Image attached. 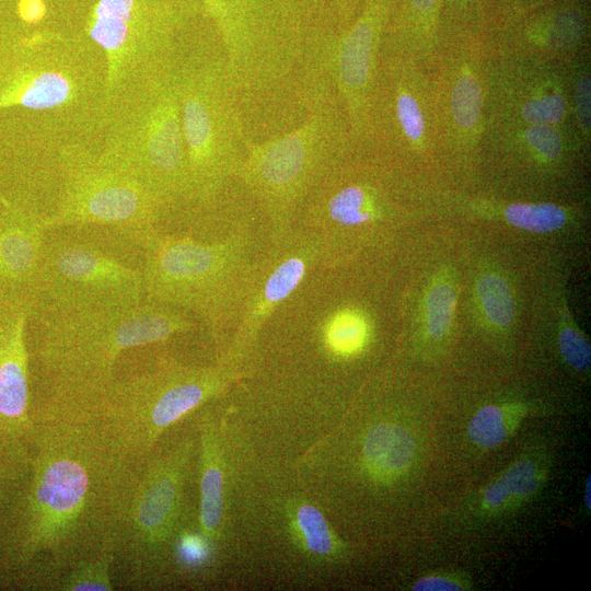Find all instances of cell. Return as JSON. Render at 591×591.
Returning a JSON list of instances; mask_svg holds the SVG:
<instances>
[{
	"mask_svg": "<svg viewBox=\"0 0 591 591\" xmlns=\"http://www.w3.org/2000/svg\"><path fill=\"white\" fill-rule=\"evenodd\" d=\"M32 418L33 474L19 559L45 560L47 573L57 576L117 545L139 464L109 442L90 402L47 395Z\"/></svg>",
	"mask_w": 591,
	"mask_h": 591,
	"instance_id": "6da1fadb",
	"label": "cell"
},
{
	"mask_svg": "<svg viewBox=\"0 0 591 591\" xmlns=\"http://www.w3.org/2000/svg\"><path fill=\"white\" fill-rule=\"evenodd\" d=\"M185 311L143 299L129 306L40 315L36 357L48 394L94 399L115 378L120 355L189 332Z\"/></svg>",
	"mask_w": 591,
	"mask_h": 591,
	"instance_id": "7a4b0ae2",
	"label": "cell"
},
{
	"mask_svg": "<svg viewBox=\"0 0 591 591\" xmlns=\"http://www.w3.org/2000/svg\"><path fill=\"white\" fill-rule=\"evenodd\" d=\"M176 61L177 56L107 95L101 119L100 153L138 181L163 209L186 201L188 185Z\"/></svg>",
	"mask_w": 591,
	"mask_h": 591,
	"instance_id": "3957f363",
	"label": "cell"
},
{
	"mask_svg": "<svg viewBox=\"0 0 591 591\" xmlns=\"http://www.w3.org/2000/svg\"><path fill=\"white\" fill-rule=\"evenodd\" d=\"M357 147L335 88L316 97L291 129L260 141L246 139L235 178L262 207L271 240L293 230L311 190Z\"/></svg>",
	"mask_w": 591,
	"mask_h": 591,
	"instance_id": "277c9868",
	"label": "cell"
},
{
	"mask_svg": "<svg viewBox=\"0 0 591 591\" xmlns=\"http://www.w3.org/2000/svg\"><path fill=\"white\" fill-rule=\"evenodd\" d=\"M141 252L144 299L195 313L219 343L235 323L259 257L247 231L204 242L157 230Z\"/></svg>",
	"mask_w": 591,
	"mask_h": 591,
	"instance_id": "5b68a950",
	"label": "cell"
},
{
	"mask_svg": "<svg viewBox=\"0 0 591 591\" xmlns=\"http://www.w3.org/2000/svg\"><path fill=\"white\" fill-rule=\"evenodd\" d=\"M199 1L242 91L269 89L294 76L324 34L326 0Z\"/></svg>",
	"mask_w": 591,
	"mask_h": 591,
	"instance_id": "8992f818",
	"label": "cell"
},
{
	"mask_svg": "<svg viewBox=\"0 0 591 591\" xmlns=\"http://www.w3.org/2000/svg\"><path fill=\"white\" fill-rule=\"evenodd\" d=\"M143 299L140 244L103 227L45 231L33 314L129 306Z\"/></svg>",
	"mask_w": 591,
	"mask_h": 591,
	"instance_id": "52a82bcc",
	"label": "cell"
},
{
	"mask_svg": "<svg viewBox=\"0 0 591 591\" xmlns=\"http://www.w3.org/2000/svg\"><path fill=\"white\" fill-rule=\"evenodd\" d=\"M236 368L221 361L188 366L161 356L150 369L115 376L90 401L91 408L114 448L140 464L171 426L222 394L237 376Z\"/></svg>",
	"mask_w": 591,
	"mask_h": 591,
	"instance_id": "ba28073f",
	"label": "cell"
},
{
	"mask_svg": "<svg viewBox=\"0 0 591 591\" xmlns=\"http://www.w3.org/2000/svg\"><path fill=\"white\" fill-rule=\"evenodd\" d=\"M176 82L187 159L186 201L209 207L235 178L247 139L223 50L177 54Z\"/></svg>",
	"mask_w": 591,
	"mask_h": 591,
	"instance_id": "9c48e42d",
	"label": "cell"
},
{
	"mask_svg": "<svg viewBox=\"0 0 591 591\" xmlns=\"http://www.w3.org/2000/svg\"><path fill=\"white\" fill-rule=\"evenodd\" d=\"M106 66L84 34L0 30V111L22 107L67 116L103 113Z\"/></svg>",
	"mask_w": 591,
	"mask_h": 591,
	"instance_id": "30bf717a",
	"label": "cell"
},
{
	"mask_svg": "<svg viewBox=\"0 0 591 591\" xmlns=\"http://www.w3.org/2000/svg\"><path fill=\"white\" fill-rule=\"evenodd\" d=\"M60 188L44 228L94 225L138 244L157 231L163 207L131 175L80 142L58 151Z\"/></svg>",
	"mask_w": 591,
	"mask_h": 591,
	"instance_id": "8fae6325",
	"label": "cell"
},
{
	"mask_svg": "<svg viewBox=\"0 0 591 591\" xmlns=\"http://www.w3.org/2000/svg\"><path fill=\"white\" fill-rule=\"evenodd\" d=\"M190 437L157 448L139 464L124 509L116 545L126 581L138 588L183 529L184 488L194 455Z\"/></svg>",
	"mask_w": 591,
	"mask_h": 591,
	"instance_id": "7c38bea8",
	"label": "cell"
},
{
	"mask_svg": "<svg viewBox=\"0 0 591 591\" xmlns=\"http://www.w3.org/2000/svg\"><path fill=\"white\" fill-rule=\"evenodd\" d=\"M200 12L199 0H96L83 34L104 57L105 97L173 61L179 34Z\"/></svg>",
	"mask_w": 591,
	"mask_h": 591,
	"instance_id": "4fadbf2b",
	"label": "cell"
},
{
	"mask_svg": "<svg viewBox=\"0 0 591 591\" xmlns=\"http://www.w3.org/2000/svg\"><path fill=\"white\" fill-rule=\"evenodd\" d=\"M488 48L483 35H441L431 68L439 157L472 163L482 155L486 131Z\"/></svg>",
	"mask_w": 591,
	"mask_h": 591,
	"instance_id": "5bb4252c",
	"label": "cell"
},
{
	"mask_svg": "<svg viewBox=\"0 0 591 591\" xmlns=\"http://www.w3.org/2000/svg\"><path fill=\"white\" fill-rule=\"evenodd\" d=\"M395 212L394 192L384 173L368 159V147H357L315 185L297 218L324 263L347 233L376 228Z\"/></svg>",
	"mask_w": 591,
	"mask_h": 591,
	"instance_id": "9a60e30c",
	"label": "cell"
},
{
	"mask_svg": "<svg viewBox=\"0 0 591 591\" xmlns=\"http://www.w3.org/2000/svg\"><path fill=\"white\" fill-rule=\"evenodd\" d=\"M370 123L368 147L415 162L439 157L431 68L410 56L382 51Z\"/></svg>",
	"mask_w": 591,
	"mask_h": 591,
	"instance_id": "2e32d148",
	"label": "cell"
},
{
	"mask_svg": "<svg viewBox=\"0 0 591 591\" xmlns=\"http://www.w3.org/2000/svg\"><path fill=\"white\" fill-rule=\"evenodd\" d=\"M569 62L506 56L488 49L486 126L573 127Z\"/></svg>",
	"mask_w": 591,
	"mask_h": 591,
	"instance_id": "e0dca14e",
	"label": "cell"
},
{
	"mask_svg": "<svg viewBox=\"0 0 591 591\" xmlns=\"http://www.w3.org/2000/svg\"><path fill=\"white\" fill-rule=\"evenodd\" d=\"M271 242L268 252L257 259L234 323L233 338L218 361L237 367L273 313L298 289L308 273L322 264L318 245L300 229Z\"/></svg>",
	"mask_w": 591,
	"mask_h": 591,
	"instance_id": "ac0fdd59",
	"label": "cell"
},
{
	"mask_svg": "<svg viewBox=\"0 0 591 591\" xmlns=\"http://www.w3.org/2000/svg\"><path fill=\"white\" fill-rule=\"evenodd\" d=\"M393 0H364L358 16L337 31L329 71L351 135L360 147L371 139V103Z\"/></svg>",
	"mask_w": 591,
	"mask_h": 591,
	"instance_id": "d6986e66",
	"label": "cell"
},
{
	"mask_svg": "<svg viewBox=\"0 0 591 591\" xmlns=\"http://www.w3.org/2000/svg\"><path fill=\"white\" fill-rule=\"evenodd\" d=\"M43 222L19 204L0 202V308L27 305L34 311L46 231Z\"/></svg>",
	"mask_w": 591,
	"mask_h": 591,
	"instance_id": "ffe728a7",
	"label": "cell"
},
{
	"mask_svg": "<svg viewBox=\"0 0 591 591\" xmlns=\"http://www.w3.org/2000/svg\"><path fill=\"white\" fill-rule=\"evenodd\" d=\"M32 314L27 305L0 308V432L13 447L34 434L25 337Z\"/></svg>",
	"mask_w": 591,
	"mask_h": 591,
	"instance_id": "44dd1931",
	"label": "cell"
},
{
	"mask_svg": "<svg viewBox=\"0 0 591 591\" xmlns=\"http://www.w3.org/2000/svg\"><path fill=\"white\" fill-rule=\"evenodd\" d=\"M587 21L572 8L532 18L518 31L485 37L491 53L554 62H567L584 49Z\"/></svg>",
	"mask_w": 591,
	"mask_h": 591,
	"instance_id": "7402d4cb",
	"label": "cell"
},
{
	"mask_svg": "<svg viewBox=\"0 0 591 591\" xmlns=\"http://www.w3.org/2000/svg\"><path fill=\"white\" fill-rule=\"evenodd\" d=\"M581 142L571 126L489 124L483 140L485 150L540 171L560 169Z\"/></svg>",
	"mask_w": 591,
	"mask_h": 591,
	"instance_id": "603a6c76",
	"label": "cell"
},
{
	"mask_svg": "<svg viewBox=\"0 0 591 591\" xmlns=\"http://www.w3.org/2000/svg\"><path fill=\"white\" fill-rule=\"evenodd\" d=\"M199 515L198 531L215 546L224 518V466L218 428L211 415L199 425Z\"/></svg>",
	"mask_w": 591,
	"mask_h": 591,
	"instance_id": "cb8c5ba5",
	"label": "cell"
},
{
	"mask_svg": "<svg viewBox=\"0 0 591 591\" xmlns=\"http://www.w3.org/2000/svg\"><path fill=\"white\" fill-rule=\"evenodd\" d=\"M547 474L543 455L520 456L484 487L477 500L479 512L493 517L521 507L542 489Z\"/></svg>",
	"mask_w": 591,
	"mask_h": 591,
	"instance_id": "d4e9b609",
	"label": "cell"
},
{
	"mask_svg": "<svg viewBox=\"0 0 591 591\" xmlns=\"http://www.w3.org/2000/svg\"><path fill=\"white\" fill-rule=\"evenodd\" d=\"M416 457L412 432L395 422H380L370 428L362 444V461L368 475L381 484L402 479Z\"/></svg>",
	"mask_w": 591,
	"mask_h": 591,
	"instance_id": "484cf974",
	"label": "cell"
},
{
	"mask_svg": "<svg viewBox=\"0 0 591 591\" xmlns=\"http://www.w3.org/2000/svg\"><path fill=\"white\" fill-rule=\"evenodd\" d=\"M289 525L298 545L313 559L331 561L343 556L345 545L315 506L294 503L289 511Z\"/></svg>",
	"mask_w": 591,
	"mask_h": 591,
	"instance_id": "4316f807",
	"label": "cell"
},
{
	"mask_svg": "<svg viewBox=\"0 0 591 591\" xmlns=\"http://www.w3.org/2000/svg\"><path fill=\"white\" fill-rule=\"evenodd\" d=\"M371 323L357 308L333 312L322 324L321 338L325 350L335 358L349 359L360 355L371 339Z\"/></svg>",
	"mask_w": 591,
	"mask_h": 591,
	"instance_id": "83f0119b",
	"label": "cell"
},
{
	"mask_svg": "<svg viewBox=\"0 0 591 591\" xmlns=\"http://www.w3.org/2000/svg\"><path fill=\"white\" fill-rule=\"evenodd\" d=\"M474 209L493 210L500 213L501 218L514 228L534 232H554L568 222L570 210L561 205L549 201H515V202H490L486 200L471 201Z\"/></svg>",
	"mask_w": 591,
	"mask_h": 591,
	"instance_id": "f1b7e54d",
	"label": "cell"
},
{
	"mask_svg": "<svg viewBox=\"0 0 591 591\" xmlns=\"http://www.w3.org/2000/svg\"><path fill=\"white\" fill-rule=\"evenodd\" d=\"M529 413L525 404H489L480 407L467 427L470 440L483 449H494L507 441Z\"/></svg>",
	"mask_w": 591,
	"mask_h": 591,
	"instance_id": "f546056e",
	"label": "cell"
},
{
	"mask_svg": "<svg viewBox=\"0 0 591 591\" xmlns=\"http://www.w3.org/2000/svg\"><path fill=\"white\" fill-rule=\"evenodd\" d=\"M116 557V545L109 544L99 552L74 563L61 573L57 590L112 591L111 568Z\"/></svg>",
	"mask_w": 591,
	"mask_h": 591,
	"instance_id": "4dcf8cb0",
	"label": "cell"
},
{
	"mask_svg": "<svg viewBox=\"0 0 591 591\" xmlns=\"http://www.w3.org/2000/svg\"><path fill=\"white\" fill-rule=\"evenodd\" d=\"M476 294L485 318L496 328H508L514 317L510 286L496 273L483 274L476 282Z\"/></svg>",
	"mask_w": 591,
	"mask_h": 591,
	"instance_id": "1f68e13d",
	"label": "cell"
},
{
	"mask_svg": "<svg viewBox=\"0 0 591 591\" xmlns=\"http://www.w3.org/2000/svg\"><path fill=\"white\" fill-rule=\"evenodd\" d=\"M457 298L456 286L450 278H438L425 299V328L431 339H442L450 331Z\"/></svg>",
	"mask_w": 591,
	"mask_h": 591,
	"instance_id": "d6a6232c",
	"label": "cell"
},
{
	"mask_svg": "<svg viewBox=\"0 0 591 591\" xmlns=\"http://www.w3.org/2000/svg\"><path fill=\"white\" fill-rule=\"evenodd\" d=\"M579 56L571 59V116L573 127L581 144H588L591 138V76L589 66Z\"/></svg>",
	"mask_w": 591,
	"mask_h": 591,
	"instance_id": "836d02e7",
	"label": "cell"
},
{
	"mask_svg": "<svg viewBox=\"0 0 591 591\" xmlns=\"http://www.w3.org/2000/svg\"><path fill=\"white\" fill-rule=\"evenodd\" d=\"M213 547L199 531L188 529H182L172 545L179 564L188 568L205 565L210 559Z\"/></svg>",
	"mask_w": 591,
	"mask_h": 591,
	"instance_id": "e575fe53",
	"label": "cell"
},
{
	"mask_svg": "<svg viewBox=\"0 0 591 591\" xmlns=\"http://www.w3.org/2000/svg\"><path fill=\"white\" fill-rule=\"evenodd\" d=\"M558 346L564 360L578 371H586L591 363V348L586 337L572 325L559 329Z\"/></svg>",
	"mask_w": 591,
	"mask_h": 591,
	"instance_id": "d590c367",
	"label": "cell"
},
{
	"mask_svg": "<svg viewBox=\"0 0 591 591\" xmlns=\"http://www.w3.org/2000/svg\"><path fill=\"white\" fill-rule=\"evenodd\" d=\"M471 581L461 572H439L419 578L414 591H463L471 589Z\"/></svg>",
	"mask_w": 591,
	"mask_h": 591,
	"instance_id": "8d00e7d4",
	"label": "cell"
},
{
	"mask_svg": "<svg viewBox=\"0 0 591 591\" xmlns=\"http://www.w3.org/2000/svg\"><path fill=\"white\" fill-rule=\"evenodd\" d=\"M332 7L338 31L347 27L355 19V12L359 0H327Z\"/></svg>",
	"mask_w": 591,
	"mask_h": 591,
	"instance_id": "74e56055",
	"label": "cell"
},
{
	"mask_svg": "<svg viewBox=\"0 0 591 591\" xmlns=\"http://www.w3.org/2000/svg\"><path fill=\"white\" fill-rule=\"evenodd\" d=\"M590 490H591V476L588 475V478L586 480V487H584V506L588 510L591 509Z\"/></svg>",
	"mask_w": 591,
	"mask_h": 591,
	"instance_id": "f35d334b",
	"label": "cell"
},
{
	"mask_svg": "<svg viewBox=\"0 0 591 591\" xmlns=\"http://www.w3.org/2000/svg\"><path fill=\"white\" fill-rule=\"evenodd\" d=\"M1 1V0H0Z\"/></svg>",
	"mask_w": 591,
	"mask_h": 591,
	"instance_id": "ab89813d",
	"label": "cell"
}]
</instances>
